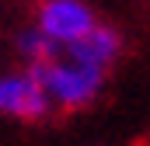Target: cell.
Instances as JSON below:
<instances>
[{
  "mask_svg": "<svg viewBox=\"0 0 150 146\" xmlns=\"http://www.w3.org/2000/svg\"><path fill=\"white\" fill-rule=\"evenodd\" d=\"M52 115L56 111L49 105L45 91L38 87V80L25 66H4L0 70V118L35 125V122L52 118Z\"/></svg>",
  "mask_w": 150,
  "mask_h": 146,
  "instance_id": "obj_3",
  "label": "cell"
},
{
  "mask_svg": "<svg viewBox=\"0 0 150 146\" xmlns=\"http://www.w3.org/2000/svg\"><path fill=\"white\" fill-rule=\"evenodd\" d=\"M98 21L101 18H98V11H94L91 0H35L28 25L38 28L42 35L63 52V49L77 45Z\"/></svg>",
  "mask_w": 150,
  "mask_h": 146,
  "instance_id": "obj_2",
  "label": "cell"
},
{
  "mask_svg": "<svg viewBox=\"0 0 150 146\" xmlns=\"http://www.w3.org/2000/svg\"><path fill=\"white\" fill-rule=\"evenodd\" d=\"M67 52L77 56L80 63L94 66V70L112 73L115 63H119V59H122V52H126V35H122L115 25H108V21H98V25L80 38L77 45H70Z\"/></svg>",
  "mask_w": 150,
  "mask_h": 146,
  "instance_id": "obj_4",
  "label": "cell"
},
{
  "mask_svg": "<svg viewBox=\"0 0 150 146\" xmlns=\"http://www.w3.org/2000/svg\"><path fill=\"white\" fill-rule=\"evenodd\" d=\"M28 73L38 80V87L45 91L52 111H63V115H77V111H87L91 105H98V98L105 94L108 77H112V73H105V70H94V66L80 63L67 49L56 52L52 59L32 66Z\"/></svg>",
  "mask_w": 150,
  "mask_h": 146,
  "instance_id": "obj_1",
  "label": "cell"
},
{
  "mask_svg": "<svg viewBox=\"0 0 150 146\" xmlns=\"http://www.w3.org/2000/svg\"><path fill=\"white\" fill-rule=\"evenodd\" d=\"M0 70H4V45H0Z\"/></svg>",
  "mask_w": 150,
  "mask_h": 146,
  "instance_id": "obj_6",
  "label": "cell"
},
{
  "mask_svg": "<svg viewBox=\"0 0 150 146\" xmlns=\"http://www.w3.org/2000/svg\"><path fill=\"white\" fill-rule=\"evenodd\" d=\"M11 52L18 56V66H25V70H32V66H38V63H45V59H52L59 49L49 42V38L42 35L38 28H32V25H21L14 35H11Z\"/></svg>",
  "mask_w": 150,
  "mask_h": 146,
  "instance_id": "obj_5",
  "label": "cell"
}]
</instances>
